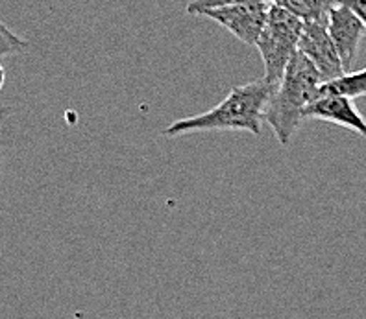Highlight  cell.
I'll use <instances>...</instances> for the list:
<instances>
[{
    "mask_svg": "<svg viewBox=\"0 0 366 319\" xmlns=\"http://www.w3.org/2000/svg\"><path fill=\"white\" fill-rule=\"evenodd\" d=\"M318 96H344L350 100L366 96V69L357 72H344L340 78L322 83Z\"/></svg>",
    "mask_w": 366,
    "mask_h": 319,
    "instance_id": "ba28073f",
    "label": "cell"
},
{
    "mask_svg": "<svg viewBox=\"0 0 366 319\" xmlns=\"http://www.w3.org/2000/svg\"><path fill=\"white\" fill-rule=\"evenodd\" d=\"M322 76L304 54L296 52L282 81L268 100L263 120L270 124L280 144L287 146L304 122L305 107L318 98Z\"/></svg>",
    "mask_w": 366,
    "mask_h": 319,
    "instance_id": "7a4b0ae2",
    "label": "cell"
},
{
    "mask_svg": "<svg viewBox=\"0 0 366 319\" xmlns=\"http://www.w3.org/2000/svg\"><path fill=\"white\" fill-rule=\"evenodd\" d=\"M9 115V109L4 106H0V128L4 124V120L8 118ZM0 178H2V146H0Z\"/></svg>",
    "mask_w": 366,
    "mask_h": 319,
    "instance_id": "4fadbf2b",
    "label": "cell"
},
{
    "mask_svg": "<svg viewBox=\"0 0 366 319\" xmlns=\"http://www.w3.org/2000/svg\"><path fill=\"white\" fill-rule=\"evenodd\" d=\"M340 4L350 8L366 28V0H340Z\"/></svg>",
    "mask_w": 366,
    "mask_h": 319,
    "instance_id": "7c38bea8",
    "label": "cell"
},
{
    "mask_svg": "<svg viewBox=\"0 0 366 319\" xmlns=\"http://www.w3.org/2000/svg\"><path fill=\"white\" fill-rule=\"evenodd\" d=\"M4 30H9V28L6 26V24L2 23V21H0V31H4Z\"/></svg>",
    "mask_w": 366,
    "mask_h": 319,
    "instance_id": "9a60e30c",
    "label": "cell"
},
{
    "mask_svg": "<svg viewBox=\"0 0 366 319\" xmlns=\"http://www.w3.org/2000/svg\"><path fill=\"white\" fill-rule=\"evenodd\" d=\"M304 30V21L287 9L272 4L268 21L261 31L255 49L259 50L264 65L263 80L276 89L285 74L287 65L298 52V41Z\"/></svg>",
    "mask_w": 366,
    "mask_h": 319,
    "instance_id": "3957f363",
    "label": "cell"
},
{
    "mask_svg": "<svg viewBox=\"0 0 366 319\" xmlns=\"http://www.w3.org/2000/svg\"><path fill=\"white\" fill-rule=\"evenodd\" d=\"M4 83H6V71L2 67V63H0V91L4 89Z\"/></svg>",
    "mask_w": 366,
    "mask_h": 319,
    "instance_id": "5bb4252c",
    "label": "cell"
},
{
    "mask_svg": "<svg viewBox=\"0 0 366 319\" xmlns=\"http://www.w3.org/2000/svg\"><path fill=\"white\" fill-rule=\"evenodd\" d=\"M28 41L19 37L15 31L4 30L0 31V58L2 56H15V54H21L28 49Z\"/></svg>",
    "mask_w": 366,
    "mask_h": 319,
    "instance_id": "8fae6325",
    "label": "cell"
},
{
    "mask_svg": "<svg viewBox=\"0 0 366 319\" xmlns=\"http://www.w3.org/2000/svg\"><path fill=\"white\" fill-rule=\"evenodd\" d=\"M272 4L287 9L304 23L327 21L331 8L340 4V0H272Z\"/></svg>",
    "mask_w": 366,
    "mask_h": 319,
    "instance_id": "9c48e42d",
    "label": "cell"
},
{
    "mask_svg": "<svg viewBox=\"0 0 366 319\" xmlns=\"http://www.w3.org/2000/svg\"><path fill=\"white\" fill-rule=\"evenodd\" d=\"M252 2H272V0H192L187 6V14L200 15L206 9L226 8V6H239V4H252Z\"/></svg>",
    "mask_w": 366,
    "mask_h": 319,
    "instance_id": "30bf717a",
    "label": "cell"
},
{
    "mask_svg": "<svg viewBox=\"0 0 366 319\" xmlns=\"http://www.w3.org/2000/svg\"><path fill=\"white\" fill-rule=\"evenodd\" d=\"M298 52L304 54L313 63L324 83L344 74L342 63L327 31V21L304 23L302 37L298 41Z\"/></svg>",
    "mask_w": 366,
    "mask_h": 319,
    "instance_id": "5b68a950",
    "label": "cell"
},
{
    "mask_svg": "<svg viewBox=\"0 0 366 319\" xmlns=\"http://www.w3.org/2000/svg\"><path fill=\"white\" fill-rule=\"evenodd\" d=\"M270 8H272V2H252V4L206 9L200 15L226 28L229 34H233L244 45L255 46L268 21Z\"/></svg>",
    "mask_w": 366,
    "mask_h": 319,
    "instance_id": "277c9868",
    "label": "cell"
},
{
    "mask_svg": "<svg viewBox=\"0 0 366 319\" xmlns=\"http://www.w3.org/2000/svg\"><path fill=\"white\" fill-rule=\"evenodd\" d=\"M274 87L264 80L237 85L217 107L200 115L179 118L163 131L165 137H179L202 131H248L261 135L264 109Z\"/></svg>",
    "mask_w": 366,
    "mask_h": 319,
    "instance_id": "6da1fadb",
    "label": "cell"
},
{
    "mask_svg": "<svg viewBox=\"0 0 366 319\" xmlns=\"http://www.w3.org/2000/svg\"><path fill=\"white\" fill-rule=\"evenodd\" d=\"M327 31L339 54L340 63H342L344 72L350 71L357 58V50L361 45V39L365 37V24L353 14L352 9L344 4H337L331 8L327 14Z\"/></svg>",
    "mask_w": 366,
    "mask_h": 319,
    "instance_id": "8992f818",
    "label": "cell"
},
{
    "mask_svg": "<svg viewBox=\"0 0 366 319\" xmlns=\"http://www.w3.org/2000/svg\"><path fill=\"white\" fill-rule=\"evenodd\" d=\"M304 120H324L366 138V118L350 98L318 96L305 107Z\"/></svg>",
    "mask_w": 366,
    "mask_h": 319,
    "instance_id": "52a82bcc",
    "label": "cell"
}]
</instances>
